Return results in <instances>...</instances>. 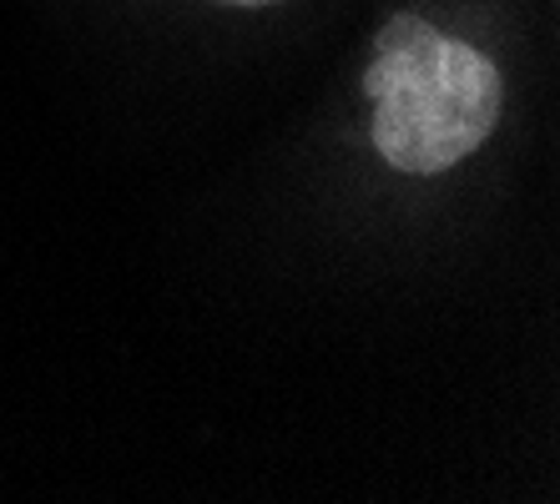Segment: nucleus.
I'll return each instance as SVG.
<instances>
[{
	"instance_id": "1",
	"label": "nucleus",
	"mask_w": 560,
	"mask_h": 504,
	"mask_svg": "<svg viewBox=\"0 0 560 504\" xmlns=\"http://www.w3.org/2000/svg\"><path fill=\"white\" fill-rule=\"evenodd\" d=\"M374 102V146L394 172L434 177L490 142L500 121V71L465 40H450L419 21L394 15L378 31L364 71Z\"/></svg>"
},
{
	"instance_id": "2",
	"label": "nucleus",
	"mask_w": 560,
	"mask_h": 504,
	"mask_svg": "<svg viewBox=\"0 0 560 504\" xmlns=\"http://www.w3.org/2000/svg\"><path fill=\"white\" fill-rule=\"evenodd\" d=\"M222 5H237V11H262V5H278V0H222Z\"/></svg>"
}]
</instances>
